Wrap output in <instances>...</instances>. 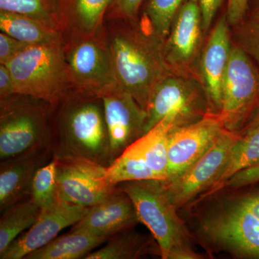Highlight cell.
<instances>
[{
  "mask_svg": "<svg viewBox=\"0 0 259 259\" xmlns=\"http://www.w3.org/2000/svg\"><path fill=\"white\" fill-rule=\"evenodd\" d=\"M109 20L105 25L117 84L146 111L153 89L173 71L165 59L163 42L136 20Z\"/></svg>",
  "mask_w": 259,
  "mask_h": 259,
  "instance_id": "cell-1",
  "label": "cell"
},
{
  "mask_svg": "<svg viewBox=\"0 0 259 259\" xmlns=\"http://www.w3.org/2000/svg\"><path fill=\"white\" fill-rule=\"evenodd\" d=\"M76 94L61 103L52 140L54 156H76L109 166L113 159L102 99Z\"/></svg>",
  "mask_w": 259,
  "mask_h": 259,
  "instance_id": "cell-2",
  "label": "cell"
},
{
  "mask_svg": "<svg viewBox=\"0 0 259 259\" xmlns=\"http://www.w3.org/2000/svg\"><path fill=\"white\" fill-rule=\"evenodd\" d=\"M119 187L134 202L139 222L157 242L163 259H199L177 209L167 198L161 180L133 181Z\"/></svg>",
  "mask_w": 259,
  "mask_h": 259,
  "instance_id": "cell-3",
  "label": "cell"
},
{
  "mask_svg": "<svg viewBox=\"0 0 259 259\" xmlns=\"http://www.w3.org/2000/svg\"><path fill=\"white\" fill-rule=\"evenodd\" d=\"M64 42L30 45L5 64L13 78L15 94L35 97L53 107L71 95L73 88Z\"/></svg>",
  "mask_w": 259,
  "mask_h": 259,
  "instance_id": "cell-4",
  "label": "cell"
},
{
  "mask_svg": "<svg viewBox=\"0 0 259 259\" xmlns=\"http://www.w3.org/2000/svg\"><path fill=\"white\" fill-rule=\"evenodd\" d=\"M47 102L14 94L0 99V159L31 150L52 148L50 110Z\"/></svg>",
  "mask_w": 259,
  "mask_h": 259,
  "instance_id": "cell-5",
  "label": "cell"
},
{
  "mask_svg": "<svg viewBox=\"0 0 259 259\" xmlns=\"http://www.w3.org/2000/svg\"><path fill=\"white\" fill-rule=\"evenodd\" d=\"M65 61L73 90L98 96L117 84L105 25L93 34H68Z\"/></svg>",
  "mask_w": 259,
  "mask_h": 259,
  "instance_id": "cell-6",
  "label": "cell"
},
{
  "mask_svg": "<svg viewBox=\"0 0 259 259\" xmlns=\"http://www.w3.org/2000/svg\"><path fill=\"white\" fill-rule=\"evenodd\" d=\"M199 79L188 73L172 71L153 89L146 108L145 134L161 120L175 117L188 125L212 111Z\"/></svg>",
  "mask_w": 259,
  "mask_h": 259,
  "instance_id": "cell-7",
  "label": "cell"
},
{
  "mask_svg": "<svg viewBox=\"0 0 259 259\" xmlns=\"http://www.w3.org/2000/svg\"><path fill=\"white\" fill-rule=\"evenodd\" d=\"M250 59L238 44H233L219 111L230 131L239 132L259 102V69Z\"/></svg>",
  "mask_w": 259,
  "mask_h": 259,
  "instance_id": "cell-8",
  "label": "cell"
},
{
  "mask_svg": "<svg viewBox=\"0 0 259 259\" xmlns=\"http://www.w3.org/2000/svg\"><path fill=\"white\" fill-rule=\"evenodd\" d=\"M238 137L239 133L225 129L208 150L180 177L170 182L161 181L163 192L175 208L183 207L212 187Z\"/></svg>",
  "mask_w": 259,
  "mask_h": 259,
  "instance_id": "cell-9",
  "label": "cell"
},
{
  "mask_svg": "<svg viewBox=\"0 0 259 259\" xmlns=\"http://www.w3.org/2000/svg\"><path fill=\"white\" fill-rule=\"evenodd\" d=\"M226 129L219 112L209 111L199 120L172 131L168 148V166L164 182H170L198 160Z\"/></svg>",
  "mask_w": 259,
  "mask_h": 259,
  "instance_id": "cell-10",
  "label": "cell"
},
{
  "mask_svg": "<svg viewBox=\"0 0 259 259\" xmlns=\"http://www.w3.org/2000/svg\"><path fill=\"white\" fill-rule=\"evenodd\" d=\"M58 197L69 203L91 207L107 197L116 187L102 182L106 166L76 156L56 157Z\"/></svg>",
  "mask_w": 259,
  "mask_h": 259,
  "instance_id": "cell-11",
  "label": "cell"
},
{
  "mask_svg": "<svg viewBox=\"0 0 259 259\" xmlns=\"http://www.w3.org/2000/svg\"><path fill=\"white\" fill-rule=\"evenodd\" d=\"M98 97L103 103L114 161L145 135L147 113L134 97L117 83L104 90Z\"/></svg>",
  "mask_w": 259,
  "mask_h": 259,
  "instance_id": "cell-12",
  "label": "cell"
},
{
  "mask_svg": "<svg viewBox=\"0 0 259 259\" xmlns=\"http://www.w3.org/2000/svg\"><path fill=\"white\" fill-rule=\"evenodd\" d=\"M90 207L56 199L54 203L41 209L31 228L22 233L7 248L1 259H23L32 252L45 246L67 227L73 226L88 214Z\"/></svg>",
  "mask_w": 259,
  "mask_h": 259,
  "instance_id": "cell-13",
  "label": "cell"
},
{
  "mask_svg": "<svg viewBox=\"0 0 259 259\" xmlns=\"http://www.w3.org/2000/svg\"><path fill=\"white\" fill-rule=\"evenodd\" d=\"M204 34L199 0H187L173 22L163 44L167 64L173 71L190 74Z\"/></svg>",
  "mask_w": 259,
  "mask_h": 259,
  "instance_id": "cell-14",
  "label": "cell"
},
{
  "mask_svg": "<svg viewBox=\"0 0 259 259\" xmlns=\"http://www.w3.org/2000/svg\"><path fill=\"white\" fill-rule=\"evenodd\" d=\"M139 222L134 202L119 185L93 207L70 231L87 232L94 236L109 238Z\"/></svg>",
  "mask_w": 259,
  "mask_h": 259,
  "instance_id": "cell-15",
  "label": "cell"
},
{
  "mask_svg": "<svg viewBox=\"0 0 259 259\" xmlns=\"http://www.w3.org/2000/svg\"><path fill=\"white\" fill-rule=\"evenodd\" d=\"M229 25L223 15L211 31L199 61L198 79L215 112L221 110L223 80L233 46Z\"/></svg>",
  "mask_w": 259,
  "mask_h": 259,
  "instance_id": "cell-16",
  "label": "cell"
},
{
  "mask_svg": "<svg viewBox=\"0 0 259 259\" xmlns=\"http://www.w3.org/2000/svg\"><path fill=\"white\" fill-rule=\"evenodd\" d=\"M54 156L53 148L31 150L13 157L2 160L0 165V211L3 212L30 197L32 180L40 167Z\"/></svg>",
  "mask_w": 259,
  "mask_h": 259,
  "instance_id": "cell-17",
  "label": "cell"
},
{
  "mask_svg": "<svg viewBox=\"0 0 259 259\" xmlns=\"http://www.w3.org/2000/svg\"><path fill=\"white\" fill-rule=\"evenodd\" d=\"M113 0H60L64 34H93L104 26Z\"/></svg>",
  "mask_w": 259,
  "mask_h": 259,
  "instance_id": "cell-18",
  "label": "cell"
},
{
  "mask_svg": "<svg viewBox=\"0 0 259 259\" xmlns=\"http://www.w3.org/2000/svg\"><path fill=\"white\" fill-rule=\"evenodd\" d=\"M131 229L110 237L105 246L93 250L84 259H136L146 255L161 256L159 245L153 236L141 234Z\"/></svg>",
  "mask_w": 259,
  "mask_h": 259,
  "instance_id": "cell-19",
  "label": "cell"
},
{
  "mask_svg": "<svg viewBox=\"0 0 259 259\" xmlns=\"http://www.w3.org/2000/svg\"><path fill=\"white\" fill-rule=\"evenodd\" d=\"M0 30L29 45L53 44L64 40V32L40 20L3 10H0Z\"/></svg>",
  "mask_w": 259,
  "mask_h": 259,
  "instance_id": "cell-20",
  "label": "cell"
},
{
  "mask_svg": "<svg viewBox=\"0 0 259 259\" xmlns=\"http://www.w3.org/2000/svg\"><path fill=\"white\" fill-rule=\"evenodd\" d=\"M107 240L87 232L70 231L67 234L56 237L45 246L32 252L25 259L84 258Z\"/></svg>",
  "mask_w": 259,
  "mask_h": 259,
  "instance_id": "cell-21",
  "label": "cell"
},
{
  "mask_svg": "<svg viewBox=\"0 0 259 259\" xmlns=\"http://www.w3.org/2000/svg\"><path fill=\"white\" fill-rule=\"evenodd\" d=\"M181 126L184 125L176 117H166L137 140L145 161L161 181L166 179L168 143L172 131Z\"/></svg>",
  "mask_w": 259,
  "mask_h": 259,
  "instance_id": "cell-22",
  "label": "cell"
},
{
  "mask_svg": "<svg viewBox=\"0 0 259 259\" xmlns=\"http://www.w3.org/2000/svg\"><path fill=\"white\" fill-rule=\"evenodd\" d=\"M259 162V128L239 132V137L233 145L222 171L206 196L224 188L232 177Z\"/></svg>",
  "mask_w": 259,
  "mask_h": 259,
  "instance_id": "cell-23",
  "label": "cell"
},
{
  "mask_svg": "<svg viewBox=\"0 0 259 259\" xmlns=\"http://www.w3.org/2000/svg\"><path fill=\"white\" fill-rule=\"evenodd\" d=\"M160 180L158 175L148 167L137 141L115 158L102 177L107 187H116L133 181Z\"/></svg>",
  "mask_w": 259,
  "mask_h": 259,
  "instance_id": "cell-24",
  "label": "cell"
},
{
  "mask_svg": "<svg viewBox=\"0 0 259 259\" xmlns=\"http://www.w3.org/2000/svg\"><path fill=\"white\" fill-rule=\"evenodd\" d=\"M41 208L31 197L10 206L2 212L0 218V255L22 233L31 228L37 221Z\"/></svg>",
  "mask_w": 259,
  "mask_h": 259,
  "instance_id": "cell-25",
  "label": "cell"
},
{
  "mask_svg": "<svg viewBox=\"0 0 259 259\" xmlns=\"http://www.w3.org/2000/svg\"><path fill=\"white\" fill-rule=\"evenodd\" d=\"M186 2L187 0H149L140 23L164 42L174 19Z\"/></svg>",
  "mask_w": 259,
  "mask_h": 259,
  "instance_id": "cell-26",
  "label": "cell"
},
{
  "mask_svg": "<svg viewBox=\"0 0 259 259\" xmlns=\"http://www.w3.org/2000/svg\"><path fill=\"white\" fill-rule=\"evenodd\" d=\"M0 10L31 17L63 32L60 0H0Z\"/></svg>",
  "mask_w": 259,
  "mask_h": 259,
  "instance_id": "cell-27",
  "label": "cell"
},
{
  "mask_svg": "<svg viewBox=\"0 0 259 259\" xmlns=\"http://www.w3.org/2000/svg\"><path fill=\"white\" fill-rule=\"evenodd\" d=\"M56 158L40 167L32 180L30 197L41 209L51 205L58 199Z\"/></svg>",
  "mask_w": 259,
  "mask_h": 259,
  "instance_id": "cell-28",
  "label": "cell"
},
{
  "mask_svg": "<svg viewBox=\"0 0 259 259\" xmlns=\"http://www.w3.org/2000/svg\"><path fill=\"white\" fill-rule=\"evenodd\" d=\"M238 26V45L254 59L259 69V11L253 10L250 18Z\"/></svg>",
  "mask_w": 259,
  "mask_h": 259,
  "instance_id": "cell-29",
  "label": "cell"
},
{
  "mask_svg": "<svg viewBox=\"0 0 259 259\" xmlns=\"http://www.w3.org/2000/svg\"><path fill=\"white\" fill-rule=\"evenodd\" d=\"M143 2L144 0H113L107 14L110 19L136 20Z\"/></svg>",
  "mask_w": 259,
  "mask_h": 259,
  "instance_id": "cell-30",
  "label": "cell"
},
{
  "mask_svg": "<svg viewBox=\"0 0 259 259\" xmlns=\"http://www.w3.org/2000/svg\"><path fill=\"white\" fill-rule=\"evenodd\" d=\"M30 45L5 32L0 33V64H7Z\"/></svg>",
  "mask_w": 259,
  "mask_h": 259,
  "instance_id": "cell-31",
  "label": "cell"
},
{
  "mask_svg": "<svg viewBox=\"0 0 259 259\" xmlns=\"http://www.w3.org/2000/svg\"><path fill=\"white\" fill-rule=\"evenodd\" d=\"M259 182V162L236 174L226 182L224 188H240Z\"/></svg>",
  "mask_w": 259,
  "mask_h": 259,
  "instance_id": "cell-32",
  "label": "cell"
},
{
  "mask_svg": "<svg viewBox=\"0 0 259 259\" xmlns=\"http://www.w3.org/2000/svg\"><path fill=\"white\" fill-rule=\"evenodd\" d=\"M248 9V0H228L226 15L229 25H240L244 20Z\"/></svg>",
  "mask_w": 259,
  "mask_h": 259,
  "instance_id": "cell-33",
  "label": "cell"
},
{
  "mask_svg": "<svg viewBox=\"0 0 259 259\" xmlns=\"http://www.w3.org/2000/svg\"><path fill=\"white\" fill-rule=\"evenodd\" d=\"M223 2V0H199L204 33L209 31L214 16L221 8Z\"/></svg>",
  "mask_w": 259,
  "mask_h": 259,
  "instance_id": "cell-34",
  "label": "cell"
},
{
  "mask_svg": "<svg viewBox=\"0 0 259 259\" xmlns=\"http://www.w3.org/2000/svg\"><path fill=\"white\" fill-rule=\"evenodd\" d=\"M15 94L14 83L8 66L0 64V99Z\"/></svg>",
  "mask_w": 259,
  "mask_h": 259,
  "instance_id": "cell-35",
  "label": "cell"
},
{
  "mask_svg": "<svg viewBox=\"0 0 259 259\" xmlns=\"http://www.w3.org/2000/svg\"><path fill=\"white\" fill-rule=\"evenodd\" d=\"M239 199L245 207L253 213L259 223V190L253 193L243 196Z\"/></svg>",
  "mask_w": 259,
  "mask_h": 259,
  "instance_id": "cell-36",
  "label": "cell"
},
{
  "mask_svg": "<svg viewBox=\"0 0 259 259\" xmlns=\"http://www.w3.org/2000/svg\"><path fill=\"white\" fill-rule=\"evenodd\" d=\"M255 128H259V102L251 115L248 117V120L245 122L243 128L239 132H243V131Z\"/></svg>",
  "mask_w": 259,
  "mask_h": 259,
  "instance_id": "cell-37",
  "label": "cell"
},
{
  "mask_svg": "<svg viewBox=\"0 0 259 259\" xmlns=\"http://www.w3.org/2000/svg\"><path fill=\"white\" fill-rule=\"evenodd\" d=\"M259 11V0H255V5L254 6V9Z\"/></svg>",
  "mask_w": 259,
  "mask_h": 259,
  "instance_id": "cell-38",
  "label": "cell"
}]
</instances>
